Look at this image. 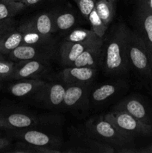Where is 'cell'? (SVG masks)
<instances>
[{
  "mask_svg": "<svg viewBox=\"0 0 152 153\" xmlns=\"http://www.w3.org/2000/svg\"><path fill=\"white\" fill-rule=\"evenodd\" d=\"M125 25H117L104 40L100 64L106 74L117 76L131 68L125 50Z\"/></svg>",
  "mask_w": 152,
  "mask_h": 153,
  "instance_id": "cell-1",
  "label": "cell"
},
{
  "mask_svg": "<svg viewBox=\"0 0 152 153\" xmlns=\"http://www.w3.org/2000/svg\"><path fill=\"white\" fill-rule=\"evenodd\" d=\"M125 43L130 67L152 85V58L145 42L136 31L125 26Z\"/></svg>",
  "mask_w": 152,
  "mask_h": 153,
  "instance_id": "cell-2",
  "label": "cell"
},
{
  "mask_svg": "<svg viewBox=\"0 0 152 153\" xmlns=\"http://www.w3.org/2000/svg\"><path fill=\"white\" fill-rule=\"evenodd\" d=\"M83 133L87 137L111 145L113 147L117 146L119 149L130 147L134 143V138L121 132L107 121L104 116H95L88 120L84 124Z\"/></svg>",
  "mask_w": 152,
  "mask_h": 153,
  "instance_id": "cell-3",
  "label": "cell"
},
{
  "mask_svg": "<svg viewBox=\"0 0 152 153\" xmlns=\"http://www.w3.org/2000/svg\"><path fill=\"white\" fill-rule=\"evenodd\" d=\"M104 118L121 132L133 138L152 135L151 125L144 123L125 112L113 110L104 115Z\"/></svg>",
  "mask_w": 152,
  "mask_h": 153,
  "instance_id": "cell-4",
  "label": "cell"
},
{
  "mask_svg": "<svg viewBox=\"0 0 152 153\" xmlns=\"http://www.w3.org/2000/svg\"><path fill=\"white\" fill-rule=\"evenodd\" d=\"M38 123L37 117L25 111L8 108H0V129L10 131L31 128Z\"/></svg>",
  "mask_w": 152,
  "mask_h": 153,
  "instance_id": "cell-5",
  "label": "cell"
},
{
  "mask_svg": "<svg viewBox=\"0 0 152 153\" xmlns=\"http://www.w3.org/2000/svg\"><path fill=\"white\" fill-rule=\"evenodd\" d=\"M66 85L59 82L46 83L32 96L34 102L49 109L61 107L63 102Z\"/></svg>",
  "mask_w": 152,
  "mask_h": 153,
  "instance_id": "cell-6",
  "label": "cell"
},
{
  "mask_svg": "<svg viewBox=\"0 0 152 153\" xmlns=\"http://www.w3.org/2000/svg\"><path fill=\"white\" fill-rule=\"evenodd\" d=\"M135 19L136 32L145 42L152 58V9L144 0L137 1Z\"/></svg>",
  "mask_w": 152,
  "mask_h": 153,
  "instance_id": "cell-7",
  "label": "cell"
},
{
  "mask_svg": "<svg viewBox=\"0 0 152 153\" xmlns=\"http://www.w3.org/2000/svg\"><path fill=\"white\" fill-rule=\"evenodd\" d=\"M54 53L53 45L21 44L7 57L8 60L15 62L33 59L49 60L52 58Z\"/></svg>",
  "mask_w": 152,
  "mask_h": 153,
  "instance_id": "cell-8",
  "label": "cell"
},
{
  "mask_svg": "<svg viewBox=\"0 0 152 153\" xmlns=\"http://www.w3.org/2000/svg\"><path fill=\"white\" fill-rule=\"evenodd\" d=\"M66 91L62 106L70 110L84 109L89 105L90 84L65 85Z\"/></svg>",
  "mask_w": 152,
  "mask_h": 153,
  "instance_id": "cell-9",
  "label": "cell"
},
{
  "mask_svg": "<svg viewBox=\"0 0 152 153\" xmlns=\"http://www.w3.org/2000/svg\"><path fill=\"white\" fill-rule=\"evenodd\" d=\"M113 110L123 111L138 120L152 126V112L142 100L136 97L122 99L113 108Z\"/></svg>",
  "mask_w": 152,
  "mask_h": 153,
  "instance_id": "cell-10",
  "label": "cell"
},
{
  "mask_svg": "<svg viewBox=\"0 0 152 153\" xmlns=\"http://www.w3.org/2000/svg\"><path fill=\"white\" fill-rule=\"evenodd\" d=\"M29 128L10 130L8 131V134L19 139L22 141L34 146L58 149L56 148L59 146L60 141L56 137L43 131L29 129Z\"/></svg>",
  "mask_w": 152,
  "mask_h": 153,
  "instance_id": "cell-11",
  "label": "cell"
},
{
  "mask_svg": "<svg viewBox=\"0 0 152 153\" xmlns=\"http://www.w3.org/2000/svg\"><path fill=\"white\" fill-rule=\"evenodd\" d=\"M49 64L47 59H33L16 62L14 70L10 80L36 79L37 76L46 71Z\"/></svg>",
  "mask_w": 152,
  "mask_h": 153,
  "instance_id": "cell-12",
  "label": "cell"
},
{
  "mask_svg": "<svg viewBox=\"0 0 152 153\" xmlns=\"http://www.w3.org/2000/svg\"><path fill=\"white\" fill-rule=\"evenodd\" d=\"M97 67H66L59 73V78L64 85L91 84L95 78Z\"/></svg>",
  "mask_w": 152,
  "mask_h": 153,
  "instance_id": "cell-13",
  "label": "cell"
},
{
  "mask_svg": "<svg viewBox=\"0 0 152 153\" xmlns=\"http://www.w3.org/2000/svg\"><path fill=\"white\" fill-rule=\"evenodd\" d=\"M104 40V39L98 41H88L82 43H74L64 40L59 50L61 64L65 67H70L82 52L91 46L103 43Z\"/></svg>",
  "mask_w": 152,
  "mask_h": 153,
  "instance_id": "cell-14",
  "label": "cell"
},
{
  "mask_svg": "<svg viewBox=\"0 0 152 153\" xmlns=\"http://www.w3.org/2000/svg\"><path fill=\"white\" fill-rule=\"evenodd\" d=\"M16 82L8 86V91L11 95L19 98L32 97L46 82L38 79H25L16 80Z\"/></svg>",
  "mask_w": 152,
  "mask_h": 153,
  "instance_id": "cell-15",
  "label": "cell"
},
{
  "mask_svg": "<svg viewBox=\"0 0 152 153\" xmlns=\"http://www.w3.org/2000/svg\"><path fill=\"white\" fill-rule=\"evenodd\" d=\"M80 146L78 147H73V149H68L65 152L84 153V152H98V153H114L116 149L111 145L104 142L95 140L86 136L79 140Z\"/></svg>",
  "mask_w": 152,
  "mask_h": 153,
  "instance_id": "cell-16",
  "label": "cell"
},
{
  "mask_svg": "<svg viewBox=\"0 0 152 153\" xmlns=\"http://www.w3.org/2000/svg\"><path fill=\"white\" fill-rule=\"evenodd\" d=\"M55 16V14L53 13H43L32 18L25 23L40 34L52 35L57 31Z\"/></svg>",
  "mask_w": 152,
  "mask_h": 153,
  "instance_id": "cell-17",
  "label": "cell"
},
{
  "mask_svg": "<svg viewBox=\"0 0 152 153\" xmlns=\"http://www.w3.org/2000/svg\"><path fill=\"white\" fill-rule=\"evenodd\" d=\"M103 43L104 42L88 48L79 55L78 58L75 61L72 66L97 67V66L100 64L101 54H102Z\"/></svg>",
  "mask_w": 152,
  "mask_h": 153,
  "instance_id": "cell-18",
  "label": "cell"
},
{
  "mask_svg": "<svg viewBox=\"0 0 152 153\" xmlns=\"http://www.w3.org/2000/svg\"><path fill=\"white\" fill-rule=\"evenodd\" d=\"M119 88V84L116 82L104 83L98 85L89 92V101L95 105L105 102L116 94Z\"/></svg>",
  "mask_w": 152,
  "mask_h": 153,
  "instance_id": "cell-19",
  "label": "cell"
},
{
  "mask_svg": "<svg viewBox=\"0 0 152 153\" xmlns=\"http://www.w3.org/2000/svg\"><path fill=\"white\" fill-rule=\"evenodd\" d=\"M18 29L22 33V43L28 45H52V35L40 34L36 30L23 23L18 27Z\"/></svg>",
  "mask_w": 152,
  "mask_h": 153,
  "instance_id": "cell-20",
  "label": "cell"
},
{
  "mask_svg": "<svg viewBox=\"0 0 152 153\" xmlns=\"http://www.w3.org/2000/svg\"><path fill=\"white\" fill-rule=\"evenodd\" d=\"M22 43V33L17 28L6 33L0 38V53L7 56Z\"/></svg>",
  "mask_w": 152,
  "mask_h": 153,
  "instance_id": "cell-21",
  "label": "cell"
},
{
  "mask_svg": "<svg viewBox=\"0 0 152 153\" xmlns=\"http://www.w3.org/2000/svg\"><path fill=\"white\" fill-rule=\"evenodd\" d=\"M118 0H96L95 9L104 23L109 26L116 14Z\"/></svg>",
  "mask_w": 152,
  "mask_h": 153,
  "instance_id": "cell-22",
  "label": "cell"
},
{
  "mask_svg": "<svg viewBox=\"0 0 152 153\" xmlns=\"http://www.w3.org/2000/svg\"><path fill=\"white\" fill-rule=\"evenodd\" d=\"M26 6L17 0H0V20L13 18Z\"/></svg>",
  "mask_w": 152,
  "mask_h": 153,
  "instance_id": "cell-23",
  "label": "cell"
},
{
  "mask_svg": "<svg viewBox=\"0 0 152 153\" xmlns=\"http://www.w3.org/2000/svg\"><path fill=\"white\" fill-rule=\"evenodd\" d=\"M92 31V29H75L70 32L66 36L64 40L74 43H82V42L88 41H98L103 40Z\"/></svg>",
  "mask_w": 152,
  "mask_h": 153,
  "instance_id": "cell-24",
  "label": "cell"
},
{
  "mask_svg": "<svg viewBox=\"0 0 152 153\" xmlns=\"http://www.w3.org/2000/svg\"><path fill=\"white\" fill-rule=\"evenodd\" d=\"M4 152L9 153H61L62 151L59 149L34 146L24 141H21L16 143V146L13 149L4 150Z\"/></svg>",
  "mask_w": 152,
  "mask_h": 153,
  "instance_id": "cell-25",
  "label": "cell"
},
{
  "mask_svg": "<svg viewBox=\"0 0 152 153\" xmlns=\"http://www.w3.org/2000/svg\"><path fill=\"white\" fill-rule=\"evenodd\" d=\"M55 22L57 30L66 31L72 28L75 24L76 18L70 12H62L55 14Z\"/></svg>",
  "mask_w": 152,
  "mask_h": 153,
  "instance_id": "cell-26",
  "label": "cell"
},
{
  "mask_svg": "<svg viewBox=\"0 0 152 153\" xmlns=\"http://www.w3.org/2000/svg\"><path fill=\"white\" fill-rule=\"evenodd\" d=\"M88 20L91 25V29L101 38H104L108 27L104 23L103 20L98 15L96 9L95 8L92 10L90 14L88 16Z\"/></svg>",
  "mask_w": 152,
  "mask_h": 153,
  "instance_id": "cell-27",
  "label": "cell"
},
{
  "mask_svg": "<svg viewBox=\"0 0 152 153\" xmlns=\"http://www.w3.org/2000/svg\"><path fill=\"white\" fill-rule=\"evenodd\" d=\"M16 62L7 59L0 60V82L10 80V78L14 70Z\"/></svg>",
  "mask_w": 152,
  "mask_h": 153,
  "instance_id": "cell-28",
  "label": "cell"
},
{
  "mask_svg": "<svg viewBox=\"0 0 152 153\" xmlns=\"http://www.w3.org/2000/svg\"><path fill=\"white\" fill-rule=\"evenodd\" d=\"M80 10L81 14L86 19L90 14L92 10L95 8L96 0H75Z\"/></svg>",
  "mask_w": 152,
  "mask_h": 153,
  "instance_id": "cell-29",
  "label": "cell"
},
{
  "mask_svg": "<svg viewBox=\"0 0 152 153\" xmlns=\"http://www.w3.org/2000/svg\"><path fill=\"white\" fill-rule=\"evenodd\" d=\"M15 20L13 18L0 20V38L6 33L15 28Z\"/></svg>",
  "mask_w": 152,
  "mask_h": 153,
  "instance_id": "cell-30",
  "label": "cell"
},
{
  "mask_svg": "<svg viewBox=\"0 0 152 153\" xmlns=\"http://www.w3.org/2000/svg\"><path fill=\"white\" fill-rule=\"evenodd\" d=\"M10 145V140L6 137H0V152H4Z\"/></svg>",
  "mask_w": 152,
  "mask_h": 153,
  "instance_id": "cell-31",
  "label": "cell"
},
{
  "mask_svg": "<svg viewBox=\"0 0 152 153\" xmlns=\"http://www.w3.org/2000/svg\"><path fill=\"white\" fill-rule=\"evenodd\" d=\"M17 1L23 3V4L27 7V6L35 5V4H38V3H40V1H42L43 0H17Z\"/></svg>",
  "mask_w": 152,
  "mask_h": 153,
  "instance_id": "cell-32",
  "label": "cell"
},
{
  "mask_svg": "<svg viewBox=\"0 0 152 153\" xmlns=\"http://www.w3.org/2000/svg\"><path fill=\"white\" fill-rule=\"evenodd\" d=\"M137 153H152V144L137 149Z\"/></svg>",
  "mask_w": 152,
  "mask_h": 153,
  "instance_id": "cell-33",
  "label": "cell"
},
{
  "mask_svg": "<svg viewBox=\"0 0 152 153\" xmlns=\"http://www.w3.org/2000/svg\"><path fill=\"white\" fill-rule=\"evenodd\" d=\"M146 2V4L152 9V0H144Z\"/></svg>",
  "mask_w": 152,
  "mask_h": 153,
  "instance_id": "cell-34",
  "label": "cell"
},
{
  "mask_svg": "<svg viewBox=\"0 0 152 153\" xmlns=\"http://www.w3.org/2000/svg\"><path fill=\"white\" fill-rule=\"evenodd\" d=\"M2 59H6V58L4 55H3L2 54L0 53V60H2Z\"/></svg>",
  "mask_w": 152,
  "mask_h": 153,
  "instance_id": "cell-35",
  "label": "cell"
},
{
  "mask_svg": "<svg viewBox=\"0 0 152 153\" xmlns=\"http://www.w3.org/2000/svg\"><path fill=\"white\" fill-rule=\"evenodd\" d=\"M0 137H1V133H0Z\"/></svg>",
  "mask_w": 152,
  "mask_h": 153,
  "instance_id": "cell-36",
  "label": "cell"
},
{
  "mask_svg": "<svg viewBox=\"0 0 152 153\" xmlns=\"http://www.w3.org/2000/svg\"><path fill=\"white\" fill-rule=\"evenodd\" d=\"M137 1H138V0H137Z\"/></svg>",
  "mask_w": 152,
  "mask_h": 153,
  "instance_id": "cell-37",
  "label": "cell"
}]
</instances>
